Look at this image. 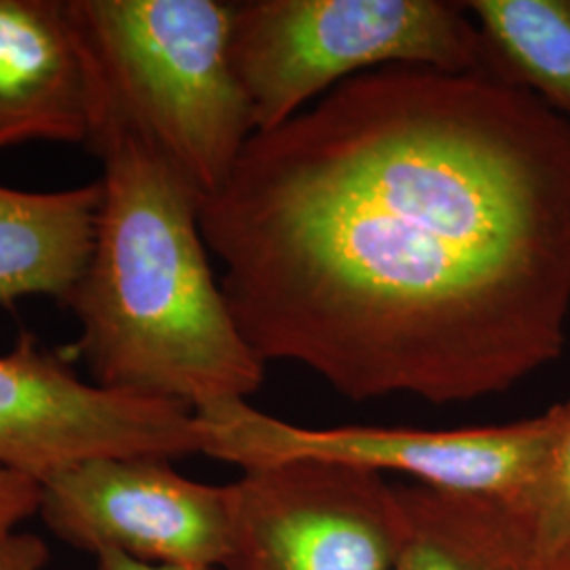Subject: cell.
Wrapping results in <instances>:
<instances>
[{"instance_id": "e0dca14e", "label": "cell", "mask_w": 570, "mask_h": 570, "mask_svg": "<svg viewBox=\"0 0 570 570\" xmlns=\"http://www.w3.org/2000/svg\"><path fill=\"white\" fill-rule=\"evenodd\" d=\"M562 569L570 570V550L567 553V558H564V562H562Z\"/></svg>"}, {"instance_id": "5bb4252c", "label": "cell", "mask_w": 570, "mask_h": 570, "mask_svg": "<svg viewBox=\"0 0 570 570\" xmlns=\"http://www.w3.org/2000/svg\"><path fill=\"white\" fill-rule=\"evenodd\" d=\"M41 482L20 471L0 468V537L39 513Z\"/></svg>"}, {"instance_id": "52a82bcc", "label": "cell", "mask_w": 570, "mask_h": 570, "mask_svg": "<svg viewBox=\"0 0 570 570\" xmlns=\"http://www.w3.org/2000/svg\"><path fill=\"white\" fill-rule=\"evenodd\" d=\"M202 419L178 402L85 383L70 360L21 334L0 355V468L42 480L100 456L205 454Z\"/></svg>"}, {"instance_id": "8992f818", "label": "cell", "mask_w": 570, "mask_h": 570, "mask_svg": "<svg viewBox=\"0 0 570 570\" xmlns=\"http://www.w3.org/2000/svg\"><path fill=\"white\" fill-rule=\"evenodd\" d=\"M228 490L225 570H395L404 515L381 473L285 461L245 469Z\"/></svg>"}, {"instance_id": "4fadbf2b", "label": "cell", "mask_w": 570, "mask_h": 570, "mask_svg": "<svg viewBox=\"0 0 570 570\" xmlns=\"http://www.w3.org/2000/svg\"><path fill=\"white\" fill-rule=\"evenodd\" d=\"M560 406V428L520 508L539 550L556 564H562L570 550V402Z\"/></svg>"}, {"instance_id": "9a60e30c", "label": "cell", "mask_w": 570, "mask_h": 570, "mask_svg": "<svg viewBox=\"0 0 570 570\" xmlns=\"http://www.w3.org/2000/svg\"><path fill=\"white\" fill-rule=\"evenodd\" d=\"M49 550L41 537L9 532L0 537V570H45Z\"/></svg>"}, {"instance_id": "6da1fadb", "label": "cell", "mask_w": 570, "mask_h": 570, "mask_svg": "<svg viewBox=\"0 0 570 570\" xmlns=\"http://www.w3.org/2000/svg\"><path fill=\"white\" fill-rule=\"evenodd\" d=\"M263 362L353 402L497 395L570 315V121L487 75L385 66L245 144L202 202Z\"/></svg>"}, {"instance_id": "7c38bea8", "label": "cell", "mask_w": 570, "mask_h": 570, "mask_svg": "<svg viewBox=\"0 0 570 570\" xmlns=\"http://www.w3.org/2000/svg\"><path fill=\"white\" fill-rule=\"evenodd\" d=\"M484 75L527 89L570 121V0H471Z\"/></svg>"}, {"instance_id": "9c48e42d", "label": "cell", "mask_w": 570, "mask_h": 570, "mask_svg": "<svg viewBox=\"0 0 570 570\" xmlns=\"http://www.w3.org/2000/svg\"><path fill=\"white\" fill-rule=\"evenodd\" d=\"M96 68L68 0H0V150L32 140L94 148Z\"/></svg>"}, {"instance_id": "7a4b0ae2", "label": "cell", "mask_w": 570, "mask_h": 570, "mask_svg": "<svg viewBox=\"0 0 570 570\" xmlns=\"http://www.w3.org/2000/svg\"><path fill=\"white\" fill-rule=\"evenodd\" d=\"M89 261L66 305L72 353L108 391L195 412L245 402L265 362L247 345L207 261L199 197L136 138L108 131Z\"/></svg>"}, {"instance_id": "277c9868", "label": "cell", "mask_w": 570, "mask_h": 570, "mask_svg": "<svg viewBox=\"0 0 570 570\" xmlns=\"http://www.w3.org/2000/svg\"><path fill=\"white\" fill-rule=\"evenodd\" d=\"M230 56L256 131L289 121L322 91L385 66L484 75L478 26L442 0L235 2Z\"/></svg>"}, {"instance_id": "5b68a950", "label": "cell", "mask_w": 570, "mask_h": 570, "mask_svg": "<svg viewBox=\"0 0 570 570\" xmlns=\"http://www.w3.org/2000/svg\"><path fill=\"white\" fill-rule=\"evenodd\" d=\"M207 431V456L252 469L320 461L404 473L429 489L484 494L522 508L560 428L562 406L501 428L428 429L289 425L247 402L195 412Z\"/></svg>"}, {"instance_id": "8fae6325", "label": "cell", "mask_w": 570, "mask_h": 570, "mask_svg": "<svg viewBox=\"0 0 570 570\" xmlns=\"http://www.w3.org/2000/svg\"><path fill=\"white\" fill-rule=\"evenodd\" d=\"M100 183L56 193L0 186V305L68 301L91 254Z\"/></svg>"}, {"instance_id": "30bf717a", "label": "cell", "mask_w": 570, "mask_h": 570, "mask_svg": "<svg viewBox=\"0 0 570 570\" xmlns=\"http://www.w3.org/2000/svg\"><path fill=\"white\" fill-rule=\"evenodd\" d=\"M404 537L395 570H564L548 560L527 513L510 501L397 487Z\"/></svg>"}, {"instance_id": "ba28073f", "label": "cell", "mask_w": 570, "mask_h": 570, "mask_svg": "<svg viewBox=\"0 0 570 570\" xmlns=\"http://www.w3.org/2000/svg\"><path fill=\"white\" fill-rule=\"evenodd\" d=\"M39 482L45 527L77 550L193 569L225 570L230 558V490L188 480L165 459H87Z\"/></svg>"}, {"instance_id": "2e32d148", "label": "cell", "mask_w": 570, "mask_h": 570, "mask_svg": "<svg viewBox=\"0 0 570 570\" xmlns=\"http://www.w3.org/2000/svg\"><path fill=\"white\" fill-rule=\"evenodd\" d=\"M98 558V570H220V569H193V567H171V564H150L140 562L129 556H122L117 551H104Z\"/></svg>"}, {"instance_id": "3957f363", "label": "cell", "mask_w": 570, "mask_h": 570, "mask_svg": "<svg viewBox=\"0 0 570 570\" xmlns=\"http://www.w3.org/2000/svg\"><path fill=\"white\" fill-rule=\"evenodd\" d=\"M68 4L100 82L104 121L96 144L121 131L153 150L199 202L220 190L256 134L230 56L235 2Z\"/></svg>"}]
</instances>
